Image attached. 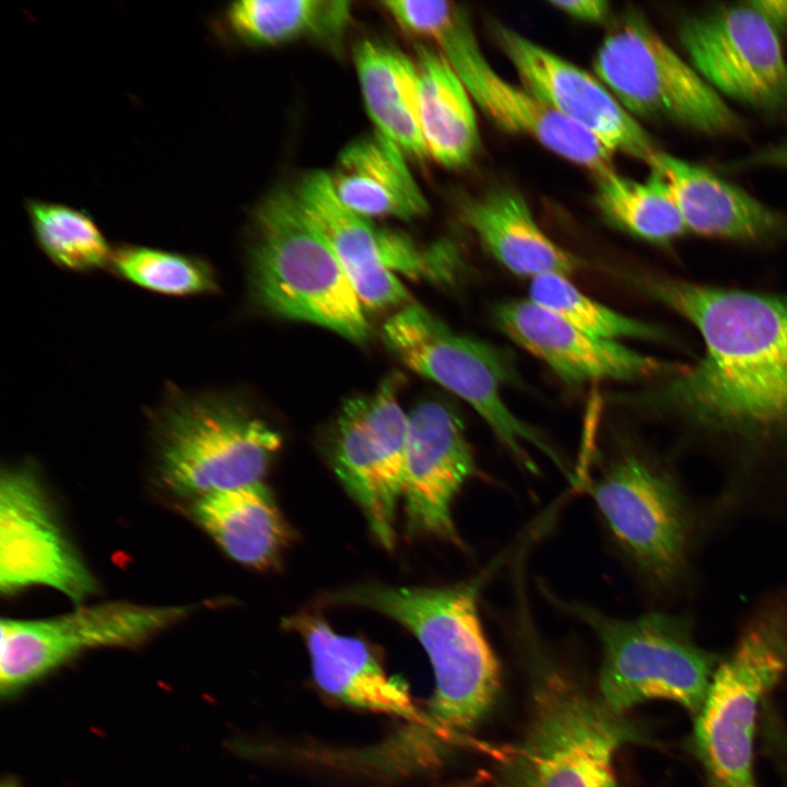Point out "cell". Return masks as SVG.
I'll return each instance as SVG.
<instances>
[{
    "label": "cell",
    "instance_id": "obj_30",
    "mask_svg": "<svg viewBox=\"0 0 787 787\" xmlns=\"http://www.w3.org/2000/svg\"><path fill=\"white\" fill-rule=\"evenodd\" d=\"M529 299L592 336L622 339L666 340L657 326L622 314L583 293L566 275L543 274L530 280Z\"/></svg>",
    "mask_w": 787,
    "mask_h": 787
},
{
    "label": "cell",
    "instance_id": "obj_14",
    "mask_svg": "<svg viewBox=\"0 0 787 787\" xmlns=\"http://www.w3.org/2000/svg\"><path fill=\"white\" fill-rule=\"evenodd\" d=\"M190 611L188 606L105 602L49 619H2L0 691L9 695L83 650L138 644Z\"/></svg>",
    "mask_w": 787,
    "mask_h": 787
},
{
    "label": "cell",
    "instance_id": "obj_21",
    "mask_svg": "<svg viewBox=\"0 0 787 787\" xmlns=\"http://www.w3.org/2000/svg\"><path fill=\"white\" fill-rule=\"evenodd\" d=\"M685 227L707 237L760 242L787 238V216L710 169L658 152L649 165Z\"/></svg>",
    "mask_w": 787,
    "mask_h": 787
},
{
    "label": "cell",
    "instance_id": "obj_3",
    "mask_svg": "<svg viewBox=\"0 0 787 787\" xmlns=\"http://www.w3.org/2000/svg\"><path fill=\"white\" fill-rule=\"evenodd\" d=\"M535 667L527 725L500 754L496 787H616L618 751L648 743L646 730L557 668Z\"/></svg>",
    "mask_w": 787,
    "mask_h": 787
},
{
    "label": "cell",
    "instance_id": "obj_2",
    "mask_svg": "<svg viewBox=\"0 0 787 787\" xmlns=\"http://www.w3.org/2000/svg\"><path fill=\"white\" fill-rule=\"evenodd\" d=\"M481 585V577L443 587L368 584L328 596L329 602L381 613L419 641L435 679L426 713L447 743H465L466 735L490 712L501 688L500 663L478 608Z\"/></svg>",
    "mask_w": 787,
    "mask_h": 787
},
{
    "label": "cell",
    "instance_id": "obj_6",
    "mask_svg": "<svg viewBox=\"0 0 787 787\" xmlns=\"http://www.w3.org/2000/svg\"><path fill=\"white\" fill-rule=\"evenodd\" d=\"M560 606L600 643L598 695L609 708L626 714L641 703L665 700L692 718L698 713L723 656L697 645L690 621L658 612L619 619L576 602Z\"/></svg>",
    "mask_w": 787,
    "mask_h": 787
},
{
    "label": "cell",
    "instance_id": "obj_31",
    "mask_svg": "<svg viewBox=\"0 0 787 787\" xmlns=\"http://www.w3.org/2000/svg\"><path fill=\"white\" fill-rule=\"evenodd\" d=\"M109 267L121 279L168 296H196L218 290L216 274L200 257L160 248L121 245L113 250Z\"/></svg>",
    "mask_w": 787,
    "mask_h": 787
},
{
    "label": "cell",
    "instance_id": "obj_15",
    "mask_svg": "<svg viewBox=\"0 0 787 787\" xmlns=\"http://www.w3.org/2000/svg\"><path fill=\"white\" fill-rule=\"evenodd\" d=\"M46 586L82 601L96 582L64 532L36 473L26 466L0 478V588Z\"/></svg>",
    "mask_w": 787,
    "mask_h": 787
},
{
    "label": "cell",
    "instance_id": "obj_17",
    "mask_svg": "<svg viewBox=\"0 0 787 787\" xmlns=\"http://www.w3.org/2000/svg\"><path fill=\"white\" fill-rule=\"evenodd\" d=\"M494 35L524 87L613 153L650 165L659 152L651 137L597 77L507 26L496 24Z\"/></svg>",
    "mask_w": 787,
    "mask_h": 787
},
{
    "label": "cell",
    "instance_id": "obj_11",
    "mask_svg": "<svg viewBox=\"0 0 787 787\" xmlns=\"http://www.w3.org/2000/svg\"><path fill=\"white\" fill-rule=\"evenodd\" d=\"M586 490L613 537L650 582L667 586L682 576L693 521L669 475L631 454Z\"/></svg>",
    "mask_w": 787,
    "mask_h": 787
},
{
    "label": "cell",
    "instance_id": "obj_32",
    "mask_svg": "<svg viewBox=\"0 0 787 787\" xmlns=\"http://www.w3.org/2000/svg\"><path fill=\"white\" fill-rule=\"evenodd\" d=\"M557 10L588 22H602L610 12V4L601 0H567L550 2Z\"/></svg>",
    "mask_w": 787,
    "mask_h": 787
},
{
    "label": "cell",
    "instance_id": "obj_29",
    "mask_svg": "<svg viewBox=\"0 0 787 787\" xmlns=\"http://www.w3.org/2000/svg\"><path fill=\"white\" fill-rule=\"evenodd\" d=\"M26 212L37 245L55 265L78 272L109 267L113 250L85 210L28 199Z\"/></svg>",
    "mask_w": 787,
    "mask_h": 787
},
{
    "label": "cell",
    "instance_id": "obj_23",
    "mask_svg": "<svg viewBox=\"0 0 787 787\" xmlns=\"http://www.w3.org/2000/svg\"><path fill=\"white\" fill-rule=\"evenodd\" d=\"M329 177L339 200L368 219L410 220L428 210L406 154L378 132L345 146Z\"/></svg>",
    "mask_w": 787,
    "mask_h": 787
},
{
    "label": "cell",
    "instance_id": "obj_16",
    "mask_svg": "<svg viewBox=\"0 0 787 787\" xmlns=\"http://www.w3.org/2000/svg\"><path fill=\"white\" fill-rule=\"evenodd\" d=\"M305 216L339 259L364 308L384 310L411 304L395 274L411 268L415 244L402 234L378 228L337 197L329 173L312 171L292 189Z\"/></svg>",
    "mask_w": 787,
    "mask_h": 787
},
{
    "label": "cell",
    "instance_id": "obj_24",
    "mask_svg": "<svg viewBox=\"0 0 787 787\" xmlns=\"http://www.w3.org/2000/svg\"><path fill=\"white\" fill-rule=\"evenodd\" d=\"M193 515L232 559L252 567L271 566L290 536L261 481L199 496Z\"/></svg>",
    "mask_w": 787,
    "mask_h": 787
},
{
    "label": "cell",
    "instance_id": "obj_33",
    "mask_svg": "<svg viewBox=\"0 0 787 787\" xmlns=\"http://www.w3.org/2000/svg\"><path fill=\"white\" fill-rule=\"evenodd\" d=\"M767 166L787 171V139L760 150L738 163V167Z\"/></svg>",
    "mask_w": 787,
    "mask_h": 787
},
{
    "label": "cell",
    "instance_id": "obj_28",
    "mask_svg": "<svg viewBox=\"0 0 787 787\" xmlns=\"http://www.w3.org/2000/svg\"><path fill=\"white\" fill-rule=\"evenodd\" d=\"M596 203L611 224L642 239L666 244L688 232L662 180L653 173L645 183L615 171L596 177Z\"/></svg>",
    "mask_w": 787,
    "mask_h": 787
},
{
    "label": "cell",
    "instance_id": "obj_1",
    "mask_svg": "<svg viewBox=\"0 0 787 787\" xmlns=\"http://www.w3.org/2000/svg\"><path fill=\"white\" fill-rule=\"evenodd\" d=\"M647 295L700 332L704 353L656 395L702 431L749 443L787 439V295L642 279Z\"/></svg>",
    "mask_w": 787,
    "mask_h": 787
},
{
    "label": "cell",
    "instance_id": "obj_5",
    "mask_svg": "<svg viewBox=\"0 0 787 787\" xmlns=\"http://www.w3.org/2000/svg\"><path fill=\"white\" fill-rule=\"evenodd\" d=\"M787 673V602L774 601L723 657L688 740L704 787H759L754 768L763 702Z\"/></svg>",
    "mask_w": 787,
    "mask_h": 787
},
{
    "label": "cell",
    "instance_id": "obj_22",
    "mask_svg": "<svg viewBox=\"0 0 787 787\" xmlns=\"http://www.w3.org/2000/svg\"><path fill=\"white\" fill-rule=\"evenodd\" d=\"M460 212L486 250L516 275L568 277L580 267L574 255L540 228L526 200L514 190L495 189L466 199Z\"/></svg>",
    "mask_w": 787,
    "mask_h": 787
},
{
    "label": "cell",
    "instance_id": "obj_26",
    "mask_svg": "<svg viewBox=\"0 0 787 787\" xmlns=\"http://www.w3.org/2000/svg\"><path fill=\"white\" fill-rule=\"evenodd\" d=\"M420 121L427 156L447 167L467 164L479 142L472 98L446 57L416 48Z\"/></svg>",
    "mask_w": 787,
    "mask_h": 787
},
{
    "label": "cell",
    "instance_id": "obj_25",
    "mask_svg": "<svg viewBox=\"0 0 787 787\" xmlns=\"http://www.w3.org/2000/svg\"><path fill=\"white\" fill-rule=\"evenodd\" d=\"M354 61L365 106L377 132L407 156L427 157L415 62L400 50L369 39L359 43Z\"/></svg>",
    "mask_w": 787,
    "mask_h": 787
},
{
    "label": "cell",
    "instance_id": "obj_10",
    "mask_svg": "<svg viewBox=\"0 0 787 787\" xmlns=\"http://www.w3.org/2000/svg\"><path fill=\"white\" fill-rule=\"evenodd\" d=\"M420 36L435 42L472 102L506 132L529 137L556 155L588 169L595 178L614 171L613 152L526 87L503 79L484 57L472 27L450 2H442L423 23Z\"/></svg>",
    "mask_w": 787,
    "mask_h": 787
},
{
    "label": "cell",
    "instance_id": "obj_13",
    "mask_svg": "<svg viewBox=\"0 0 787 787\" xmlns=\"http://www.w3.org/2000/svg\"><path fill=\"white\" fill-rule=\"evenodd\" d=\"M679 38L692 67L720 95L766 111L787 108L780 35L749 1L691 14Z\"/></svg>",
    "mask_w": 787,
    "mask_h": 787
},
{
    "label": "cell",
    "instance_id": "obj_12",
    "mask_svg": "<svg viewBox=\"0 0 787 787\" xmlns=\"http://www.w3.org/2000/svg\"><path fill=\"white\" fill-rule=\"evenodd\" d=\"M399 376L367 397L348 400L333 433L331 461L363 510L377 541L396 542V509L402 497L409 420L398 400Z\"/></svg>",
    "mask_w": 787,
    "mask_h": 787
},
{
    "label": "cell",
    "instance_id": "obj_8",
    "mask_svg": "<svg viewBox=\"0 0 787 787\" xmlns=\"http://www.w3.org/2000/svg\"><path fill=\"white\" fill-rule=\"evenodd\" d=\"M383 338L406 366L467 402L525 468L536 470L526 445L536 447L564 468L542 435L506 403L503 390L514 374L498 349L455 332L437 316L414 303L402 307L385 322Z\"/></svg>",
    "mask_w": 787,
    "mask_h": 787
},
{
    "label": "cell",
    "instance_id": "obj_27",
    "mask_svg": "<svg viewBox=\"0 0 787 787\" xmlns=\"http://www.w3.org/2000/svg\"><path fill=\"white\" fill-rule=\"evenodd\" d=\"M350 19V3L332 0H242L224 20L235 37L251 45H274L304 36L336 40Z\"/></svg>",
    "mask_w": 787,
    "mask_h": 787
},
{
    "label": "cell",
    "instance_id": "obj_19",
    "mask_svg": "<svg viewBox=\"0 0 787 787\" xmlns=\"http://www.w3.org/2000/svg\"><path fill=\"white\" fill-rule=\"evenodd\" d=\"M493 317L507 338L571 385L635 381L677 371L620 341L587 333L529 298L498 304Z\"/></svg>",
    "mask_w": 787,
    "mask_h": 787
},
{
    "label": "cell",
    "instance_id": "obj_18",
    "mask_svg": "<svg viewBox=\"0 0 787 787\" xmlns=\"http://www.w3.org/2000/svg\"><path fill=\"white\" fill-rule=\"evenodd\" d=\"M408 420L402 497L409 528L459 543L451 507L475 470L465 426L437 399L418 403Z\"/></svg>",
    "mask_w": 787,
    "mask_h": 787
},
{
    "label": "cell",
    "instance_id": "obj_20",
    "mask_svg": "<svg viewBox=\"0 0 787 787\" xmlns=\"http://www.w3.org/2000/svg\"><path fill=\"white\" fill-rule=\"evenodd\" d=\"M284 624L304 641L314 681L326 694L352 707L403 718L424 737L442 741L408 684L387 674L367 643L337 633L315 613L292 615Z\"/></svg>",
    "mask_w": 787,
    "mask_h": 787
},
{
    "label": "cell",
    "instance_id": "obj_34",
    "mask_svg": "<svg viewBox=\"0 0 787 787\" xmlns=\"http://www.w3.org/2000/svg\"><path fill=\"white\" fill-rule=\"evenodd\" d=\"M780 34L787 33V0L749 1Z\"/></svg>",
    "mask_w": 787,
    "mask_h": 787
},
{
    "label": "cell",
    "instance_id": "obj_9",
    "mask_svg": "<svg viewBox=\"0 0 787 787\" xmlns=\"http://www.w3.org/2000/svg\"><path fill=\"white\" fill-rule=\"evenodd\" d=\"M596 77L632 115L707 134L733 132L741 120L638 12L608 32L594 60Z\"/></svg>",
    "mask_w": 787,
    "mask_h": 787
},
{
    "label": "cell",
    "instance_id": "obj_35",
    "mask_svg": "<svg viewBox=\"0 0 787 787\" xmlns=\"http://www.w3.org/2000/svg\"><path fill=\"white\" fill-rule=\"evenodd\" d=\"M1 787H16V785L14 783L8 780V782L3 783Z\"/></svg>",
    "mask_w": 787,
    "mask_h": 787
},
{
    "label": "cell",
    "instance_id": "obj_7",
    "mask_svg": "<svg viewBox=\"0 0 787 787\" xmlns=\"http://www.w3.org/2000/svg\"><path fill=\"white\" fill-rule=\"evenodd\" d=\"M163 481L181 495L260 482L281 446L262 419L227 396L174 392L155 418Z\"/></svg>",
    "mask_w": 787,
    "mask_h": 787
},
{
    "label": "cell",
    "instance_id": "obj_4",
    "mask_svg": "<svg viewBox=\"0 0 787 787\" xmlns=\"http://www.w3.org/2000/svg\"><path fill=\"white\" fill-rule=\"evenodd\" d=\"M252 219L249 281L258 304L274 315L321 326L350 341H366L371 327L364 307L293 191L269 193Z\"/></svg>",
    "mask_w": 787,
    "mask_h": 787
}]
</instances>
